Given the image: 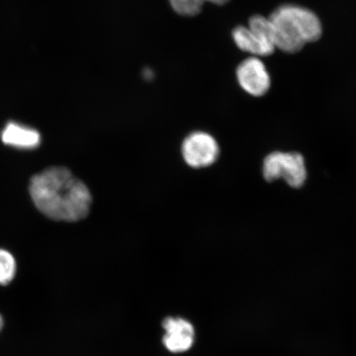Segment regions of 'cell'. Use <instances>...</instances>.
<instances>
[{
	"mask_svg": "<svg viewBox=\"0 0 356 356\" xmlns=\"http://www.w3.org/2000/svg\"><path fill=\"white\" fill-rule=\"evenodd\" d=\"M168 1L177 15L191 17L198 15L202 12L204 4L206 3L222 6H225L230 0H168Z\"/></svg>",
	"mask_w": 356,
	"mask_h": 356,
	"instance_id": "cell-9",
	"label": "cell"
},
{
	"mask_svg": "<svg viewBox=\"0 0 356 356\" xmlns=\"http://www.w3.org/2000/svg\"><path fill=\"white\" fill-rule=\"evenodd\" d=\"M17 265L10 252L0 249V284L7 286L15 277Z\"/></svg>",
	"mask_w": 356,
	"mask_h": 356,
	"instance_id": "cell-10",
	"label": "cell"
},
{
	"mask_svg": "<svg viewBox=\"0 0 356 356\" xmlns=\"http://www.w3.org/2000/svg\"><path fill=\"white\" fill-rule=\"evenodd\" d=\"M262 175L269 184L283 180L289 188H301L308 178L305 159L296 151H273L267 154L264 159Z\"/></svg>",
	"mask_w": 356,
	"mask_h": 356,
	"instance_id": "cell-3",
	"label": "cell"
},
{
	"mask_svg": "<svg viewBox=\"0 0 356 356\" xmlns=\"http://www.w3.org/2000/svg\"><path fill=\"white\" fill-rule=\"evenodd\" d=\"M232 38L239 50L252 56H269L277 49L269 17L260 15H253L248 26H235Z\"/></svg>",
	"mask_w": 356,
	"mask_h": 356,
	"instance_id": "cell-4",
	"label": "cell"
},
{
	"mask_svg": "<svg viewBox=\"0 0 356 356\" xmlns=\"http://www.w3.org/2000/svg\"><path fill=\"white\" fill-rule=\"evenodd\" d=\"M164 331L163 345L169 353L181 354L193 347L195 341V328L188 320L181 317H167L163 320Z\"/></svg>",
	"mask_w": 356,
	"mask_h": 356,
	"instance_id": "cell-7",
	"label": "cell"
},
{
	"mask_svg": "<svg viewBox=\"0 0 356 356\" xmlns=\"http://www.w3.org/2000/svg\"><path fill=\"white\" fill-rule=\"evenodd\" d=\"M182 155L189 166L202 168L212 165L220 156V146L210 134L195 132L186 137L181 147Z\"/></svg>",
	"mask_w": 356,
	"mask_h": 356,
	"instance_id": "cell-5",
	"label": "cell"
},
{
	"mask_svg": "<svg viewBox=\"0 0 356 356\" xmlns=\"http://www.w3.org/2000/svg\"><path fill=\"white\" fill-rule=\"evenodd\" d=\"M269 19L275 48L288 54L300 51L306 44L318 41L323 35L318 16L299 4H282L271 13Z\"/></svg>",
	"mask_w": 356,
	"mask_h": 356,
	"instance_id": "cell-2",
	"label": "cell"
},
{
	"mask_svg": "<svg viewBox=\"0 0 356 356\" xmlns=\"http://www.w3.org/2000/svg\"><path fill=\"white\" fill-rule=\"evenodd\" d=\"M4 144L19 149H34L41 144V135L35 129L15 122H8L1 133Z\"/></svg>",
	"mask_w": 356,
	"mask_h": 356,
	"instance_id": "cell-8",
	"label": "cell"
},
{
	"mask_svg": "<svg viewBox=\"0 0 356 356\" xmlns=\"http://www.w3.org/2000/svg\"><path fill=\"white\" fill-rule=\"evenodd\" d=\"M29 191L35 206L51 220L78 222L90 212V191L65 168L51 167L35 175Z\"/></svg>",
	"mask_w": 356,
	"mask_h": 356,
	"instance_id": "cell-1",
	"label": "cell"
},
{
	"mask_svg": "<svg viewBox=\"0 0 356 356\" xmlns=\"http://www.w3.org/2000/svg\"><path fill=\"white\" fill-rule=\"evenodd\" d=\"M3 327V319L1 315H0V332H1Z\"/></svg>",
	"mask_w": 356,
	"mask_h": 356,
	"instance_id": "cell-11",
	"label": "cell"
},
{
	"mask_svg": "<svg viewBox=\"0 0 356 356\" xmlns=\"http://www.w3.org/2000/svg\"><path fill=\"white\" fill-rule=\"evenodd\" d=\"M236 78L240 88L252 97H264L271 87L269 71L259 57L250 56L243 60L236 69Z\"/></svg>",
	"mask_w": 356,
	"mask_h": 356,
	"instance_id": "cell-6",
	"label": "cell"
}]
</instances>
